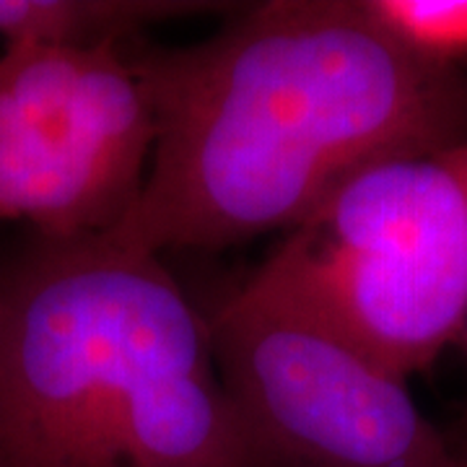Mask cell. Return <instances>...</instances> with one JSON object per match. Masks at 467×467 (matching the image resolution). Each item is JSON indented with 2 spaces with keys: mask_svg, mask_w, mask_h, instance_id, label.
Segmentation results:
<instances>
[{
  "mask_svg": "<svg viewBox=\"0 0 467 467\" xmlns=\"http://www.w3.org/2000/svg\"><path fill=\"white\" fill-rule=\"evenodd\" d=\"M156 122L146 182L107 236L146 254L288 232L353 169L467 138V81L364 0L252 3L192 47L130 42Z\"/></svg>",
  "mask_w": 467,
  "mask_h": 467,
  "instance_id": "obj_1",
  "label": "cell"
},
{
  "mask_svg": "<svg viewBox=\"0 0 467 467\" xmlns=\"http://www.w3.org/2000/svg\"><path fill=\"white\" fill-rule=\"evenodd\" d=\"M364 8L420 60L450 70L467 63V0H364Z\"/></svg>",
  "mask_w": 467,
  "mask_h": 467,
  "instance_id": "obj_7",
  "label": "cell"
},
{
  "mask_svg": "<svg viewBox=\"0 0 467 467\" xmlns=\"http://www.w3.org/2000/svg\"><path fill=\"white\" fill-rule=\"evenodd\" d=\"M265 288L408 379L467 317V138L353 169L273 247Z\"/></svg>",
  "mask_w": 467,
  "mask_h": 467,
  "instance_id": "obj_3",
  "label": "cell"
},
{
  "mask_svg": "<svg viewBox=\"0 0 467 467\" xmlns=\"http://www.w3.org/2000/svg\"><path fill=\"white\" fill-rule=\"evenodd\" d=\"M208 330L221 384L270 467H465L408 379L281 296L244 281Z\"/></svg>",
  "mask_w": 467,
  "mask_h": 467,
  "instance_id": "obj_4",
  "label": "cell"
},
{
  "mask_svg": "<svg viewBox=\"0 0 467 467\" xmlns=\"http://www.w3.org/2000/svg\"><path fill=\"white\" fill-rule=\"evenodd\" d=\"M457 346L465 350V356H467V317H465V327H462V335H460V343H457Z\"/></svg>",
  "mask_w": 467,
  "mask_h": 467,
  "instance_id": "obj_9",
  "label": "cell"
},
{
  "mask_svg": "<svg viewBox=\"0 0 467 467\" xmlns=\"http://www.w3.org/2000/svg\"><path fill=\"white\" fill-rule=\"evenodd\" d=\"M226 8L202 0H0L3 47H125L143 29Z\"/></svg>",
  "mask_w": 467,
  "mask_h": 467,
  "instance_id": "obj_6",
  "label": "cell"
},
{
  "mask_svg": "<svg viewBox=\"0 0 467 467\" xmlns=\"http://www.w3.org/2000/svg\"><path fill=\"white\" fill-rule=\"evenodd\" d=\"M0 467L270 465L161 254L36 234L0 267Z\"/></svg>",
  "mask_w": 467,
  "mask_h": 467,
  "instance_id": "obj_2",
  "label": "cell"
},
{
  "mask_svg": "<svg viewBox=\"0 0 467 467\" xmlns=\"http://www.w3.org/2000/svg\"><path fill=\"white\" fill-rule=\"evenodd\" d=\"M454 441H457L460 454H462V460H465V467H467V413H465V420H462V429H460V436H457Z\"/></svg>",
  "mask_w": 467,
  "mask_h": 467,
  "instance_id": "obj_8",
  "label": "cell"
},
{
  "mask_svg": "<svg viewBox=\"0 0 467 467\" xmlns=\"http://www.w3.org/2000/svg\"><path fill=\"white\" fill-rule=\"evenodd\" d=\"M125 47H3L0 221L70 239L107 234L130 213L156 122Z\"/></svg>",
  "mask_w": 467,
  "mask_h": 467,
  "instance_id": "obj_5",
  "label": "cell"
}]
</instances>
